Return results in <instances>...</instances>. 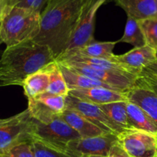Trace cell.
I'll use <instances>...</instances> for the list:
<instances>
[{"label":"cell","instance_id":"cell-28","mask_svg":"<svg viewBox=\"0 0 157 157\" xmlns=\"http://www.w3.org/2000/svg\"><path fill=\"white\" fill-rule=\"evenodd\" d=\"M49 0H20L17 6L26 8L41 13Z\"/></svg>","mask_w":157,"mask_h":157},{"label":"cell","instance_id":"cell-5","mask_svg":"<svg viewBox=\"0 0 157 157\" xmlns=\"http://www.w3.org/2000/svg\"><path fill=\"white\" fill-rule=\"evenodd\" d=\"M35 121V120H34ZM76 131L59 116L47 124L35 121L33 140L41 143L46 147L64 153L66 145L70 141L80 139Z\"/></svg>","mask_w":157,"mask_h":157},{"label":"cell","instance_id":"cell-16","mask_svg":"<svg viewBox=\"0 0 157 157\" xmlns=\"http://www.w3.org/2000/svg\"><path fill=\"white\" fill-rule=\"evenodd\" d=\"M126 112L131 128L157 135V125L150 117L136 104L126 101Z\"/></svg>","mask_w":157,"mask_h":157},{"label":"cell","instance_id":"cell-15","mask_svg":"<svg viewBox=\"0 0 157 157\" xmlns=\"http://www.w3.org/2000/svg\"><path fill=\"white\" fill-rule=\"evenodd\" d=\"M60 117L76 131L81 138L93 137L109 133L103 131L102 129L83 117L79 113L69 109H66L60 114Z\"/></svg>","mask_w":157,"mask_h":157},{"label":"cell","instance_id":"cell-38","mask_svg":"<svg viewBox=\"0 0 157 157\" xmlns=\"http://www.w3.org/2000/svg\"><path fill=\"white\" fill-rule=\"evenodd\" d=\"M156 58H157V50H156Z\"/></svg>","mask_w":157,"mask_h":157},{"label":"cell","instance_id":"cell-21","mask_svg":"<svg viewBox=\"0 0 157 157\" xmlns=\"http://www.w3.org/2000/svg\"><path fill=\"white\" fill-rule=\"evenodd\" d=\"M49 75V84L46 92L52 94L66 97L69 94V88L56 61H52L46 66Z\"/></svg>","mask_w":157,"mask_h":157},{"label":"cell","instance_id":"cell-32","mask_svg":"<svg viewBox=\"0 0 157 157\" xmlns=\"http://www.w3.org/2000/svg\"><path fill=\"white\" fill-rule=\"evenodd\" d=\"M84 157H104L103 156H96V155H90V156H84Z\"/></svg>","mask_w":157,"mask_h":157},{"label":"cell","instance_id":"cell-24","mask_svg":"<svg viewBox=\"0 0 157 157\" xmlns=\"http://www.w3.org/2000/svg\"><path fill=\"white\" fill-rule=\"evenodd\" d=\"M147 45L157 50V17L139 20Z\"/></svg>","mask_w":157,"mask_h":157},{"label":"cell","instance_id":"cell-17","mask_svg":"<svg viewBox=\"0 0 157 157\" xmlns=\"http://www.w3.org/2000/svg\"><path fill=\"white\" fill-rule=\"evenodd\" d=\"M58 64L59 65L60 70H61L63 78L66 81L69 90H77V89L93 88V87H104V88L116 90L108 84L76 73V72L68 68L66 66L61 64V63L58 62ZM116 91H118V90H116Z\"/></svg>","mask_w":157,"mask_h":157},{"label":"cell","instance_id":"cell-12","mask_svg":"<svg viewBox=\"0 0 157 157\" xmlns=\"http://www.w3.org/2000/svg\"><path fill=\"white\" fill-rule=\"evenodd\" d=\"M114 59L139 75L145 67L157 60L156 50L146 44L143 47L134 48L123 55H115Z\"/></svg>","mask_w":157,"mask_h":157},{"label":"cell","instance_id":"cell-9","mask_svg":"<svg viewBox=\"0 0 157 157\" xmlns=\"http://www.w3.org/2000/svg\"><path fill=\"white\" fill-rule=\"evenodd\" d=\"M107 1L108 0H89L87 2L78 26L62 55L78 50L83 46L95 41L94 38L95 17L99 8Z\"/></svg>","mask_w":157,"mask_h":157},{"label":"cell","instance_id":"cell-36","mask_svg":"<svg viewBox=\"0 0 157 157\" xmlns=\"http://www.w3.org/2000/svg\"><path fill=\"white\" fill-rule=\"evenodd\" d=\"M1 44L2 43H1V41H0V45H1ZM0 53H1V52H0ZM0 57H1V55H0Z\"/></svg>","mask_w":157,"mask_h":157},{"label":"cell","instance_id":"cell-6","mask_svg":"<svg viewBox=\"0 0 157 157\" xmlns=\"http://www.w3.org/2000/svg\"><path fill=\"white\" fill-rule=\"evenodd\" d=\"M124 93L128 101L143 109L157 125V75L143 71Z\"/></svg>","mask_w":157,"mask_h":157},{"label":"cell","instance_id":"cell-35","mask_svg":"<svg viewBox=\"0 0 157 157\" xmlns=\"http://www.w3.org/2000/svg\"><path fill=\"white\" fill-rule=\"evenodd\" d=\"M2 19V14H1V12H0V21H1Z\"/></svg>","mask_w":157,"mask_h":157},{"label":"cell","instance_id":"cell-10","mask_svg":"<svg viewBox=\"0 0 157 157\" xmlns=\"http://www.w3.org/2000/svg\"><path fill=\"white\" fill-rule=\"evenodd\" d=\"M117 141L116 135L106 133L98 136L80 138L66 145L64 154L69 157H84L90 155L106 157L112 146Z\"/></svg>","mask_w":157,"mask_h":157},{"label":"cell","instance_id":"cell-37","mask_svg":"<svg viewBox=\"0 0 157 157\" xmlns=\"http://www.w3.org/2000/svg\"><path fill=\"white\" fill-rule=\"evenodd\" d=\"M155 3H156V5H157V0H155Z\"/></svg>","mask_w":157,"mask_h":157},{"label":"cell","instance_id":"cell-33","mask_svg":"<svg viewBox=\"0 0 157 157\" xmlns=\"http://www.w3.org/2000/svg\"><path fill=\"white\" fill-rule=\"evenodd\" d=\"M3 121H4V119H0V124H1Z\"/></svg>","mask_w":157,"mask_h":157},{"label":"cell","instance_id":"cell-20","mask_svg":"<svg viewBox=\"0 0 157 157\" xmlns=\"http://www.w3.org/2000/svg\"><path fill=\"white\" fill-rule=\"evenodd\" d=\"M107 117L120 128L130 129L126 112V101H119L99 105Z\"/></svg>","mask_w":157,"mask_h":157},{"label":"cell","instance_id":"cell-1","mask_svg":"<svg viewBox=\"0 0 157 157\" xmlns=\"http://www.w3.org/2000/svg\"><path fill=\"white\" fill-rule=\"evenodd\" d=\"M89 0H49L40 14V32L34 39L48 46L55 59L66 51Z\"/></svg>","mask_w":157,"mask_h":157},{"label":"cell","instance_id":"cell-27","mask_svg":"<svg viewBox=\"0 0 157 157\" xmlns=\"http://www.w3.org/2000/svg\"><path fill=\"white\" fill-rule=\"evenodd\" d=\"M32 147L35 157H69L64 153L49 148L34 140L32 141Z\"/></svg>","mask_w":157,"mask_h":157},{"label":"cell","instance_id":"cell-13","mask_svg":"<svg viewBox=\"0 0 157 157\" xmlns=\"http://www.w3.org/2000/svg\"><path fill=\"white\" fill-rule=\"evenodd\" d=\"M69 94L81 101L95 105H103L119 101H127L124 92L116 91L104 87L71 90L69 91Z\"/></svg>","mask_w":157,"mask_h":157},{"label":"cell","instance_id":"cell-4","mask_svg":"<svg viewBox=\"0 0 157 157\" xmlns=\"http://www.w3.org/2000/svg\"><path fill=\"white\" fill-rule=\"evenodd\" d=\"M35 121L29 109L10 117L5 118L0 124V156H3L15 146L33 140Z\"/></svg>","mask_w":157,"mask_h":157},{"label":"cell","instance_id":"cell-30","mask_svg":"<svg viewBox=\"0 0 157 157\" xmlns=\"http://www.w3.org/2000/svg\"><path fill=\"white\" fill-rule=\"evenodd\" d=\"M19 2L20 0H0V12L2 14V18L11 9L18 6Z\"/></svg>","mask_w":157,"mask_h":157},{"label":"cell","instance_id":"cell-7","mask_svg":"<svg viewBox=\"0 0 157 157\" xmlns=\"http://www.w3.org/2000/svg\"><path fill=\"white\" fill-rule=\"evenodd\" d=\"M64 64L70 70L88 77L89 78L99 81L113 87L115 90L120 92H126L133 86L139 76L96 68L81 63L72 61H57Z\"/></svg>","mask_w":157,"mask_h":157},{"label":"cell","instance_id":"cell-14","mask_svg":"<svg viewBox=\"0 0 157 157\" xmlns=\"http://www.w3.org/2000/svg\"><path fill=\"white\" fill-rule=\"evenodd\" d=\"M126 12L127 17L137 20L157 17V5L155 0H115Z\"/></svg>","mask_w":157,"mask_h":157},{"label":"cell","instance_id":"cell-31","mask_svg":"<svg viewBox=\"0 0 157 157\" xmlns=\"http://www.w3.org/2000/svg\"><path fill=\"white\" fill-rule=\"evenodd\" d=\"M143 71L149 72V73L157 75V60H155L154 62L151 63L149 65H148L147 67H145Z\"/></svg>","mask_w":157,"mask_h":157},{"label":"cell","instance_id":"cell-39","mask_svg":"<svg viewBox=\"0 0 157 157\" xmlns=\"http://www.w3.org/2000/svg\"><path fill=\"white\" fill-rule=\"evenodd\" d=\"M0 157H3V156H0Z\"/></svg>","mask_w":157,"mask_h":157},{"label":"cell","instance_id":"cell-23","mask_svg":"<svg viewBox=\"0 0 157 157\" xmlns=\"http://www.w3.org/2000/svg\"><path fill=\"white\" fill-rule=\"evenodd\" d=\"M28 109L35 121L44 124H49L60 115L34 98L28 99Z\"/></svg>","mask_w":157,"mask_h":157},{"label":"cell","instance_id":"cell-2","mask_svg":"<svg viewBox=\"0 0 157 157\" xmlns=\"http://www.w3.org/2000/svg\"><path fill=\"white\" fill-rule=\"evenodd\" d=\"M54 61L50 48L34 40L6 47L0 57V87H22L29 75Z\"/></svg>","mask_w":157,"mask_h":157},{"label":"cell","instance_id":"cell-25","mask_svg":"<svg viewBox=\"0 0 157 157\" xmlns=\"http://www.w3.org/2000/svg\"><path fill=\"white\" fill-rule=\"evenodd\" d=\"M34 99L40 101L55 113L61 114L66 110V97L44 92Z\"/></svg>","mask_w":157,"mask_h":157},{"label":"cell","instance_id":"cell-18","mask_svg":"<svg viewBox=\"0 0 157 157\" xmlns=\"http://www.w3.org/2000/svg\"><path fill=\"white\" fill-rule=\"evenodd\" d=\"M49 84V75L46 66L38 71L29 75L22 84L24 94L27 99H32L46 92Z\"/></svg>","mask_w":157,"mask_h":157},{"label":"cell","instance_id":"cell-11","mask_svg":"<svg viewBox=\"0 0 157 157\" xmlns=\"http://www.w3.org/2000/svg\"><path fill=\"white\" fill-rule=\"evenodd\" d=\"M66 109L79 113L106 133L117 135L123 130L107 117L99 106L81 101L70 94L66 97Z\"/></svg>","mask_w":157,"mask_h":157},{"label":"cell","instance_id":"cell-22","mask_svg":"<svg viewBox=\"0 0 157 157\" xmlns=\"http://www.w3.org/2000/svg\"><path fill=\"white\" fill-rule=\"evenodd\" d=\"M118 42L128 43L132 44L134 48L146 45L144 35L137 20L127 17L124 34Z\"/></svg>","mask_w":157,"mask_h":157},{"label":"cell","instance_id":"cell-34","mask_svg":"<svg viewBox=\"0 0 157 157\" xmlns=\"http://www.w3.org/2000/svg\"><path fill=\"white\" fill-rule=\"evenodd\" d=\"M155 138H156V144H157V135H155ZM155 157H157V151H156V155H155Z\"/></svg>","mask_w":157,"mask_h":157},{"label":"cell","instance_id":"cell-3","mask_svg":"<svg viewBox=\"0 0 157 157\" xmlns=\"http://www.w3.org/2000/svg\"><path fill=\"white\" fill-rule=\"evenodd\" d=\"M39 12L15 6L0 21V41L6 47L34 40L40 32Z\"/></svg>","mask_w":157,"mask_h":157},{"label":"cell","instance_id":"cell-19","mask_svg":"<svg viewBox=\"0 0 157 157\" xmlns=\"http://www.w3.org/2000/svg\"><path fill=\"white\" fill-rule=\"evenodd\" d=\"M117 41H93L92 43L83 46L78 50L64 54H77V55H83V56L89 57V58H106V59H113L115 55L113 54L114 47L117 44ZM61 55V56H62ZM60 56V57H61ZM59 58V57H58Z\"/></svg>","mask_w":157,"mask_h":157},{"label":"cell","instance_id":"cell-26","mask_svg":"<svg viewBox=\"0 0 157 157\" xmlns=\"http://www.w3.org/2000/svg\"><path fill=\"white\" fill-rule=\"evenodd\" d=\"M3 157H35L32 142H24L18 144L5 153Z\"/></svg>","mask_w":157,"mask_h":157},{"label":"cell","instance_id":"cell-8","mask_svg":"<svg viewBox=\"0 0 157 157\" xmlns=\"http://www.w3.org/2000/svg\"><path fill=\"white\" fill-rule=\"evenodd\" d=\"M117 140L130 157H155V135L134 128L124 129L116 135Z\"/></svg>","mask_w":157,"mask_h":157},{"label":"cell","instance_id":"cell-29","mask_svg":"<svg viewBox=\"0 0 157 157\" xmlns=\"http://www.w3.org/2000/svg\"><path fill=\"white\" fill-rule=\"evenodd\" d=\"M106 157H130L124 150L122 146L119 144L118 140L112 146L107 156Z\"/></svg>","mask_w":157,"mask_h":157}]
</instances>
